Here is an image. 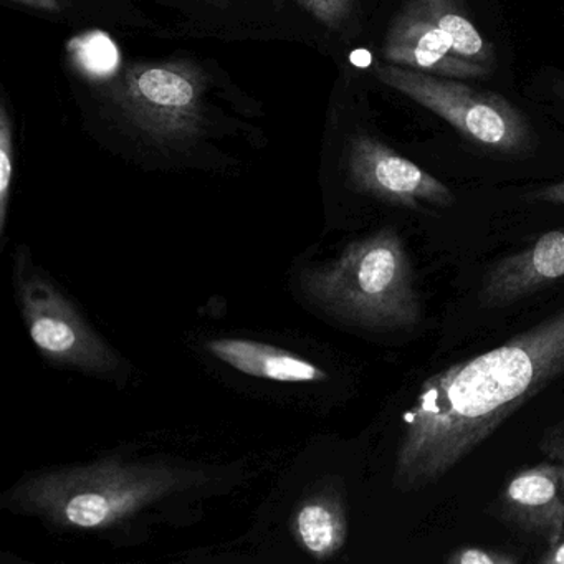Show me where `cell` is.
Returning a JSON list of instances; mask_svg holds the SVG:
<instances>
[{"label":"cell","instance_id":"cell-1","mask_svg":"<svg viewBox=\"0 0 564 564\" xmlns=\"http://www.w3.org/2000/svg\"><path fill=\"white\" fill-rule=\"evenodd\" d=\"M561 376L564 306L503 345L429 376L402 414L392 484L404 494L434 487Z\"/></svg>","mask_w":564,"mask_h":564},{"label":"cell","instance_id":"cell-2","mask_svg":"<svg viewBox=\"0 0 564 564\" xmlns=\"http://www.w3.org/2000/svg\"><path fill=\"white\" fill-rule=\"evenodd\" d=\"M302 283L326 312L361 328L408 332L421 325L411 257L392 227L355 240L325 265L305 270Z\"/></svg>","mask_w":564,"mask_h":564},{"label":"cell","instance_id":"cell-3","mask_svg":"<svg viewBox=\"0 0 564 564\" xmlns=\"http://www.w3.org/2000/svg\"><path fill=\"white\" fill-rule=\"evenodd\" d=\"M187 484V475L160 464L108 458L62 468L19 485L12 505L62 527L97 530L127 518Z\"/></svg>","mask_w":564,"mask_h":564},{"label":"cell","instance_id":"cell-4","mask_svg":"<svg viewBox=\"0 0 564 564\" xmlns=\"http://www.w3.org/2000/svg\"><path fill=\"white\" fill-rule=\"evenodd\" d=\"M207 82L186 61L131 65L111 88L121 120L148 143L181 148L203 134L207 123Z\"/></svg>","mask_w":564,"mask_h":564},{"label":"cell","instance_id":"cell-5","mask_svg":"<svg viewBox=\"0 0 564 564\" xmlns=\"http://www.w3.org/2000/svg\"><path fill=\"white\" fill-rule=\"evenodd\" d=\"M375 77L427 108L485 150L503 156H524L533 150V131L527 118L501 95L485 94L454 78L435 77L392 64L376 65Z\"/></svg>","mask_w":564,"mask_h":564},{"label":"cell","instance_id":"cell-6","mask_svg":"<svg viewBox=\"0 0 564 564\" xmlns=\"http://www.w3.org/2000/svg\"><path fill=\"white\" fill-rule=\"evenodd\" d=\"M15 285L32 341L45 358L91 372L118 368L117 356L85 323L70 300L22 257H18Z\"/></svg>","mask_w":564,"mask_h":564},{"label":"cell","instance_id":"cell-7","mask_svg":"<svg viewBox=\"0 0 564 564\" xmlns=\"http://www.w3.org/2000/svg\"><path fill=\"white\" fill-rule=\"evenodd\" d=\"M348 173L359 193L402 209H448L455 203L442 181L369 134L352 138Z\"/></svg>","mask_w":564,"mask_h":564},{"label":"cell","instance_id":"cell-8","mask_svg":"<svg viewBox=\"0 0 564 564\" xmlns=\"http://www.w3.org/2000/svg\"><path fill=\"white\" fill-rule=\"evenodd\" d=\"M564 280V227L495 262L478 290L481 308H505Z\"/></svg>","mask_w":564,"mask_h":564},{"label":"cell","instance_id":"cell-9","mask_svg":"<svg viewBox=\"0 0 564 564\" xmlns=\"http://www.w3.org/2000/svg\"><path fill=\"white\" fill-rule=\"evenodd\" d=\"M498 513L524 533L556 544L564 538L563 467L543 462L517 471L498 498Z\"/></svg>","mask_w":564,"mask_h":564},{"label":"cell","instance_id":"cell-10","mask_svg":"<svg viewBox=\"0 0 564 564\" xmlns=\"http://www.w3.org/2000/svg\"><path fill=\"white\" fill-rule=\"evenodd\" d=\"M382 58L388 64L454 80L484 78L490 72L458 57L451 39L409 4L399 12L386 34Z\"/></svg>","mask_w":564,"mask_h":564},{"label":"cell","instance_id":"cell-11","mask_svg":"<svg viewBox=\"0 0 564 564\" xmlns=\"http://www.w3.org/2000/svg\"><path fill=\"white\" fill-rule=\"evenodd\" d=\"M206 349L230 368L276 382H323L328 375L319 366L265 343L243 338H219L206 343Z\"/></svg>","mask_w":564,"mask_h":564},{"label":"cell","instance_id":"cell-12","mask_svg":"<svg viewBox=\"0 0 564 564\" xmlns=\"http://www.w3.org/2000/svg\"><path fill=\"white\" fill-rule=\"evenodd\" d=\"M300 546L315 560H329L346 543L348 521L345 505L335 491L323 490L303 500L292 518Z\"/></svg>","mask_w":564,"mask_h":564},{"label":"cell","instance_id":"cell-13","mask_svg":"<svg viewBox=\"0 0 564 564\" xmlns=\"http://www.w3.org/2000/svg\"><path fill=\"white\" fill-rule=\"evenodd\" d=\"M408 4L451 39L458 57L487 68L494 64V47L471 24L460 0H409Z\"/></svg>","mask_w":564,"mask_h":564},{"label":"cell","instance_id":"cell-14","mask_svg":"<svg viewBox=\"0 0 564 564\" xmlns=\"http://www.w3.org/2000/svg\"><path fill=\"white\" fill-rule=\"evenodd\" d=\"M14 180V127L6 105H0V236L8 223L9 199Z\"/></svg>","mask_w":564,"mask_h":564},{"label":"cell","instance_id":"cell-15","mask_svg":"<svg viewBox=\"0 0 564 564\" xmlns=\"http://www.w3.org/2000/svg\"><path fill=\"white\" fill-rule=\"evenodd\" d=\"M319 24L329 31H341L352 15V0H296Z\"/></svg>","mask_w":564,"mask_h":564},{"label":"cell","instance_id":"cell-16","mask_svg":"<svg viewBox=\"0 0 564 564\" xmlns=\"http://www.w3.org/2000/svg\"><path fill=\"white\" fill-rule=\"evenodd\" d=\"M448 564H517L518 557L494 547L462 546L452 551Z\"/></svg>","mask_w":564,"mask_h":564},{"label":"cell","instance_id":"cell-17","mask_svg":"<svg viewBox=\"0 0 564 564\" xmlns=\"http://www.w3.org/2000/svg\"><path fill=\"white\" fill-rule=\"evenodd\" d=\"M161 2H171L173 8L186 11V14L204 15L207 21H210L214 15L223 19L227 12L239 6L240 0H161Z\"/></svg>","mask_w":564,"mask_h":564},{"label":"cell","instance_id":"cell-18","mask_svg":"<svg viewBox=\"0 0 564 564\" xmlns=\"http://www.w3.org/2000/svg\"><path fill=\"white\" fill-rule=\"evenodd\" d=\"M541 452L554 464L563 467L564 475V422L554 425L540 442Z\"/></svg>","mask_w":564,"mask_h":564},{"label":"cell","instance_id":"cell-19","mask_svg":"<svg viewBox=\"0 0 564 564\" xmlns=\"http://www.w3.org/2000/svg\"><path fill=\"white\" fill-rule=\"evenodd\" d=\"M530 199L534 203L561 204V206H564V181L534 191L530 194Z\"/></svg>","mask_w":564,"mask_h":564},{"label":"cell","instance_id":"cell-20","mask_svg":"<svg viewBox=\"0 0 564 564\" xmlns=\"http://www.w3.org/2000/svg\"><path fill=\"white\" fill-rule=\"evenodd\" d=\"M12 2H19L28 8L37 9V11L52 12V14L61 12L58 0H12Z\"/></svg>","mask_w":564,"mask_h":564},{"label":"cell","instance_id":"cell-21","mask_svg":"<svg viewBox=\"0 0 564 564\" xmlns=\"http://www.w3.org/2000/svg\"><path fill=\"white\" fill-rule=\"evenodd\" d=\"M541 564H564V540L551 544L550 550L540 557Z\"/></svg>","mask_w":564,"mask_h":564},{"label":"cell","instance_id":"cell-22","mask_svg":"<svg viewBox=\"0 0 564 564\" xmlns=\"http://www.w3.org/2000/svg\"><path fill=\"white\" fill-rule=\"evenodd\" d=\"M554 94L564 100V78H560L556 84L553 85Z\"/></svg>","mask_w":564,"mask_h":564},{"label":"cell","instance_id":"cell-23","mask_svg":"<svg viewBox=\"0 0 564 564\" xmlns=\"http://www.w3.org/2000/svg\"><path fill=\"white\" fill-rule=\"evenodd\" d=\"M563 478H564V475H563Z\"/></svg>","mask_w":564,"mask_h":564}]
</instances>
